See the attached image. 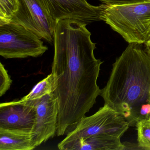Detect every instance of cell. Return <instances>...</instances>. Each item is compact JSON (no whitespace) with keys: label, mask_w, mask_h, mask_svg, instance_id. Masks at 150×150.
<instances>
[{"label":"cell","mask_w":150,"mask_h":150,"mask_svg":"<svg viewBox=\"0 0 150 150\" xmlns=\"http://www.w3.org/2000/svg\"><path fill=\"white\" fill-rule=\"evenodd\" d=\"M56 21L66 19L78 20L88 24L103 21L107 5L94 6L87 0H38Z\"/></svg>","instance_id":"cell-7"},{"label":"cell","mask_w":150,"mask_h":150,"mask_svg":"<svg viewBox=\"0 0 150 150\" xmlns=\"http://www.w3.org/2000/svg\"><path fill=\"white\" fill-rule=\"evenodd\" d=\"M54 80L52 74L38 83L29 93L23 98L26 100H35L42 98L48 94L54 93Z\"/></svg>","instance_id":"cell-12"},{"label":"cell","mask_w":150,"mask_h":150,"mask_svg":"<svg viewBox=\"0 0 150 150\" xmlns=\"http://www.w3.org/2000/svg\"><path fill=\"white\" fill-rule=\"evenodd\" d=\"M149 121H150V120H149Z\"/></svg>","instance_id":"cell-18"},{"label":"cell","mask_w":150,"mask_h":150,"mask_svg":"<svg viewBox=\"0 0 150 150\" xmlns=\"http://www.w3.org/2000/svg\"><path fill=\"white\" fill-rule=\"evenodd\" d=\"M137 130L138 144L141 149L150 150V122L142 120L136 125Z\"/></svg>","instance_id":"cell-14"},{"label":"cell","mask_w":150,"mask_h":150,"mask_svg":"<svg viewBox=\"0 0 150 150\" xmlns=\"http://www.w3.org/2000/svg\"><path fill=\"white\" fill-rule=\"evenodd\" d=\"M87 25L74 19L57 23L51 73L58 104V137L74 128L101 92L97 79L103 62L95 57L96 44Z\"/></svg>","instance_id":"cell-1"},{"label":"cell","mask_w":150,"mask_h":150,"mask_svg":"<svg viewBox=\"0 0 150 150\" xmlns=\"http://www.w3.org/2000/svg\"><path fill=\"white\" fill-rule=\"evenodd\" d=\"M145 47L146 50L150 54V39L145 43Z\"/></svg>","instance_id":"cell-17"},{"label":"cell","mask_w":150,"mask_h":150,"mask_svg":"<svg viewBox=\"0 0 150 150\" xmlns=\"http://www.w3.org/2000/svg\"><path fill=\"white\" fill-rule=\"evenodd\" d=\"M18 1V10L10 22L22 25L41 39L52 44L57 22L38 0Z\"/></svg>","instance_id":"cell-6"},{"label":"cell","mask_w":150,"mask_h":150,"mask_svg":"<svg viewBox=\"0 0 150 150\" xmlns=\"http://www.w3.org/2000/svg\"><path fill=\"white\" fill-rule=\"evenodd\" d=\"M100 96L131 126L150 119V54L142 44L129 43L113 64Z\"/></svg>","instance_id":"cell-2"},{"label":"cell","mask_w":150,"mask_h":150,"mask_svg":"<svg viewBox=\"0 0 150 150\" xmlns=\"http://www.w3.org/2000/svg\"><path fill=\"white\" fill-rule=\"evenodd\" d=\"M103 21L129 43L150 39V0L121 6H107Z\"/></svg>","instance_id":"cell-3"},{"label":"cell","mask_w":150,"mask_h":150,"mask_svg":"<svg viewBox=\"0 0 150 150\" xmlns=\"http://www.w3.org/2000/svg\"><path fill=\"white\" fill-rule=\"evenodd\" d=\"M129 127V123L122 115L108 104H104L93 115L83 117L58 144V147L94 136L121 138Z\"/></svg>","instance_id":"cell-4"},{"label":"cell","mask_w":150,"mask_h":150,"mask_svg":"<svg viewBox=\"0 0 150 150\" xmlns=\"http://www.w3.org/2000/svg\"><path fill=\"white\" fill-rule=\"evenodd\" d=\"M48 50L41 38L21 24L0 26V55L4 58L38 57Z\"/></svg>","instance_id":"cell-5"},{"label":"cell","mask_w":150,"mask_h":150,"mask_svg":"<svg viewBox=\"0 0 150 150\" xmlns=\"http://www.w3.org/2000/svg\"><path fill=\"white\" fill-rule=\"evenodd\" d=\"M108 6H117L143 2L146 0H99Z\"/></svg>","instance_id":"cell-16"},{"label":"cell","mask_w":150,"mask_h":150,"mask_svg":"<svg viewBox=\"0 0 150 150\" xmlns=\"http://www.w3.org/2000/svg\"><path fill=\"white\" fill-rule=\"evenodd\" d=\"M34 101L35 103L36 117L32 132L34 144L37 147L57 134L59 107L54 93Z\"/></svg>","instance_id":"cell-8"},{"label":"cell","mask_w":150,"mask_h":150,"mask_svg":"<svg viewBox=\"0 0 150 150\" xmlns=\"http://www.w3.org/2000/svg\"><path fill=\"white\" fill-rule=\"evenodd\" d=\"M36 147L32 131L0 128V150H32Z\"/></svg>","instance_id":"cell-11"},{"label":"cell","mask_w":150,"mask_h":150,"mask_svg":"<svg viewBox=\"0 0 150 150\" xmlns=\"http://www.w3.org/2000/svg\"><path fill=\"white\" fill-rule=\"evenodd\" d=\"M59 149L61 150H122L125 145L121 138L107 136L90 137L66 144Z\"/></svg>","instance_id":"cell-10"},{"label":"cell","mask_w":150,"mask_h":150,"mask_svg":"<svg viewBox=\"0 0 150 150\" xmlns=\"http://www.w3.org/2000/svg\"><path fill=\"white\" fill-rule=\"evenodd\" d=\"M36 117L34 100L22 98L0 104V128L32 131Z\"/></svg>","instance_id":"cell-9"},{"label":"cell","mask_w":150,"mask_h":150,"mask_svg":"<svg viewBox=\"0 0 150 150\" xmlns=\"http://www.w3.org/2000/svg\"><path fill=\"white\" fill-rule=\"evenodd\" d=\"M12 80L7 70L3 64L0 63V96L4 95L9 90L12 85Z\"/></svg>","instance_id":"cell-15"},{"label":"cell","mask_w":150,"mask_h":150,"mask_svg":"<svg viewBox=\"0 0 150 150\" xmlns=\"http://www.w3.org/2000/svg\"><path fill=\"white\" fill-rule=\"evenodd\" d=\"M18 9V0H0V26L9 23Z\"/></svg>","instance_id":"cell-13"}]
</instances>
